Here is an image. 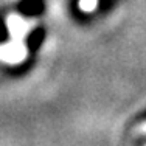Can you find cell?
<instances>
[{
  "mask_svg": "<svg viewBox=\"0 0 146 146\" xmlns=\"http://www.w3.org/2000/svg\"><path fill=\"white\" fill-rule=\"evenodd\" d=\"M45 40V28L44 27H36L30 34L25 37V48L30 53H36L40 47H42Z\"/></svg>",
  "mask_w": 146,
  "mask_h": 146,
  "instance_id": "7a4b0ae2",
  "label": "cell"
},
{
  "mask_svg": "<svg viewBox=\"0 0 146 146\" xmlns=\"http://www.w3.org/2000/svg\"><path fill=\"white\" fill-rule=\"evenodd\" d=\"M9 40V27L3 16H0V44H5Z\"/></svg>",
  "mask_w": 146,
  "mask_h": 146,
  "instance_id": "3957f363",
  "label": "cell"
},
{
  "mask_svg": "<svg viewBox=\"0 0 146 146\" xmlns=\"http://www.w3.org/2000/svg\"><path fill=\"white\" fill-rule=\"evenodd\" d=\"M17 13L25 17H34L44 13L45 3L44 0H20L16 6Z\"/></svg>",
  "mask_w": 146,
  "mask_h": 146,
  "instance_id": "6da1fadb",
  "label": "cell"
}]
</instances>
